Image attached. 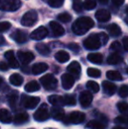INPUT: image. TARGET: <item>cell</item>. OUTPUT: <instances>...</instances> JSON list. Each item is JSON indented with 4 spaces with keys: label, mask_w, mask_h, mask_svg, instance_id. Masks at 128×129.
Here are the masks:
<instances>
[{
    "label": "cell",
    "mask_w": 128,
    "mask_h": 129,
    "mask_svg": "<svg viewBox=\"0 0 128 129\" xmlns=\"http://www.w3.org/2000/svg\"><path fill=\"white\" fill-rule=\"evenodd\" d=\"M95 23L90 17L78 18L72 26V31L76 35H83L94 26Z\"/></svg>",
    "instance_id": "cell-1"
},
{
    "label": "cell",
    "mask_w": 128,
    "mask_h": 129,
    "mask_svg": "<svg viewBox=\"0 0 128 129\" xmlns=\"http://www.w3.org/2000/svg\"><path fill=\"white\" fill-rule=\"evenodd\" d=\"M100 40L98 38L97 34H93L88 36L83 41V46L88 50H97L101 47Z\"/></svg>",
    "instance_id": "cell-2"
},
{
    "label": "cell",
    "mask_w": 128,
    "mask_h": 129,
    "mask_svg": "<svg viewBox=\"0 0 128 129\" xmlns=\"http://www.w3.org/2000/svg\"><path fill=\"white\" fill-rule=\"evenodd\" d=\"M39 81L44 89H46L47 90H54L57 88V84H58L57 79L51 74H47L43 76L39 79Z\"/></svg>",
    "instance_id": "cell-3"
},
{
    "label": "cell",
    "mask_w": 128,
    "mask_h": 129,
    "mask_svg": "<svg viewBox=\"0 0 128 129\" xmlns=\"http://www.w3.org/2000/svg\"><path fill=\"white\" fill-rule=\"evenodd\" d=\"M21 6L20 0H0V10L5 12H14Z\"/></svg>",
    "instance_id": "cell-4"
},
{
    "label": "cell",
    "mask_w": 128,
    "mask_h": 129,
    "mask_svg": "<svg viewBox=\"0 0 128 129\" xmlns=\"http://www.w3.org/2000/svg\"><path fill=\"white\" fill-rule=\"evenodd\" d=\"M38 21V13L34 10H31L26 12L21 19V25L24 26H32Z\"/></svg>",
    "instance_id": "cell-5"
},
{
    "label": "cell",
    "mask_w": 128,
    "mask_h": 129,
    "mask_svg": "<svg viewBox=\"0 0 128 129\" xmlns=\"http://www.w3.org/2000/svg\"><path fill=\"white\" fill-rule=\"evenodd\" d=\"M49 117L50 113L49 111H48V105L46 104H42L33 114V119L36 121H39V122H42V121L47 120V119H48Z\"/></svg>",
    "instance_id": "cell-6"
},
{
    "label": "cell",
    "mask_w": 128,
    "mask_h": 129,
    "mask_svg": "<svg viewBox=\"0 0 128 129\" xmlns=\"http://www.w3.org/2000/svg\"><path fill=\"white\" fill-rule=\"evenodd\" d=\"M39 98L38 97H31L26 94L21 96V105L26 109H34L39 103Z\"/></svg>",
    "instance_id": "cell-7"
},
{
    "label": "cell",
    "mask_w": 128,
    "mask_h": 129,
    "mask_svg": "<svg viewBox=\"0 0 128 129\" xmlns=\"http://www.w3.org/2000/svg\"><path fill=\"white\" fill-rule=\"evenodd\" d=\"M10 37L12 38V40H14L17 43H19V44L26 43L28 39L27 34H26L25 31L20 30V29H17V30L14 31L10 35Z\"/></svg>",
    "instance_id": "cell-8"
},
{
    "label": "cell",
    "mask_w": 128,
    "mask_h": 129,
    "mask_svg": "<svg viewBox=\"0 0 128 129\" xmlns=\"http://www.w3.org/2000/svg\"><path fill=\"white\" fill-rule=\"evenodd\" d=\"M48 29L45 26H41L39 27H38L37 29L32 32V34H30V38L34 41H40V40H43L48 36Z\"/></svg>",
    "instance_id": "cell-9"
},
{
    "label": "cell",
    "mask_w": 128,
    "mask_h": 129,
    "mask_svg": "<svg viewBox=\"0 0 128 129\" xmlns=\"http://www.w3.org/2000/svg\"><path fill=\"white\" fill-rule=\"evenodd\" d=\"M84 120H85V114L82 112L75 111V112H71L68 116V121L72 124L78 125L82 123Z\"/></svg>",
    "instance_id": "cell-10"
},
{
    "label": "cell",
    "mask_w": 128,
    "mask_h": 129,
    "mask_svg": "<svg viewBox=\"0 0 128 129\" xmlns=\"http://www.w3.org/2000/svg\"><path fill=\"white\" fill-rule=\"evenodd\" d=\"M92 94L88 90H85V91H82V93L80 94V97H79V101H80V105H82L83 108H86V107H89L91 105V104L92 103Z\"/></svg>",
    "instance_id": "cell-11"
},
{
    "label": "cell",
    "mask_w": 128,
    "mask_h": 129,
    "mask_svg": "<svg viewBox=\"0 0 128 129\" xmlns=\"http://www.w3.org/2000/svg\"><path fill=\"white\" fill-rule=\"evenodd\" d=\"M67 70H68V71L69 72L68 74H70V75L75 78V79L80 77V75H81V65L78 61H72V62L68 66Z\"/></svg>",
    "instance_id": "cell-12"
},
{
    "label": "cell",
    "mask_w": 128,
    "mask_h": 129,
    "mask_svg": "<svg viewBox=\"0 0 128 129\" xmlns=\"http://www.w3.org/2000/svg\"><path fill=\"white\" fill-rule=\"evenodd\" d=\"M18 58L22 64L26 65L34 59V54L29 51H19L18 52Z\"/></svg>",
    "instance_id": "cell-13"
},
{
    "label": "cell",
    "mask_w": 128,
    "mask_h": 129,
    "mask_svg": "<svg viewBox=\"0 0 128 129\" xmlns=\"http://www.w3.org/2000/svg\"><path fill=\"white\" fill-rule=\"evenodd\" d=\"M49 26L52 30V34H53L54 37H60V36H62L65 34L64 28L56 21H51L49 23Z\"/></svg>",
    "instance_id": "cell-14"
},
{
    "label": "cell",
    "mask_w": 128,
    "mask_h": 129,
    "mask_svg": "<svg viewBox=\"0 0 128 129\" xmlns=\"http://www.w3.org/2000/svg\"><path fill=\"white\" fill-rule=\"evenodd\" d=\"M61 79H62V85L65 90H70L75 83V78L68 73L63 74Z\"/></svg>",
    "instance_id": "cell-15"
},
{
    "label": "cell",
    "mask_w": 128,
    "mask_h": 129,
    "mask_svg": "<svg viewBox=\"0 0 128 129\" xmlns=\"http://www.w3.org/2000/svg\"><path fill=\"white\" fill-rule=\"evenodd\" d=\"M5 57L8 61L9 67H11L12 69H18L19 67V63L18 61V60L16 59L15 54H14V52L12 50H9V51L5 52Z\"/></svg>",
    "instance_id": "cell-16"
},
{
    "label": "cell",
    "mask_w": 128,
    "mask_h": 129,
    "mask_svg": "<svg viewBox=\"0 0 128 129\" xmlns=\"http://www.w3.org/2000/svg\"><path fill=\"white\" fill-rule=\"evenodd\" d=\"M102 88L104 92L108 96H112L115 94L117 90V86L114 83H111L109 81H104L102 83Z\"/></svg>",
    "instance_id": "cell-17"
},
{
    "label": "cell",
    "mask_w": 128,
    "mask_h": 129,
    "mask_svg": "<svg viewBox=\"0 0 128 129\" xmlns=\"http://www.w3.org/2000/svg\"><path fill=\"white\" fill-rule=\"evenodd\" d=\"M95 17L99 22H108L111 19V13L107 10L101 9L96 12Z\"/></svg>",
    "instance_id": "cell-18"
},
{
    "label": "cell",
    "mask_w": 128,
    "mask_h": 129,
    "mask_svg": "<svg viewBox=\"0 0 128 129\" xmlns=\"http://www.w3.org/2000/svg\"><path fill=\"white\" fill-rule=\"evenodd\" d=\"M54 119L56 120H63L65 119V112L62 107H53L51 109V114Z\"/></svg>",
    "instance_id": "cell-19"
},
{
    "label": "cell",
    "mask_w": 128,
    "mask_h": 129,
    "mask_svg": "<svg viewBox=\"0 0 128 129\" xmlns=\"http://www.w3.org/2000/svg\"><path fill=\"white\" fill-rule=\"evenodd\" d=\"M48 65L45 62H39L35 63L33 66L32 67V72L33 75H39V74L43 73L46 70H48Z\"/></svg>",
    "instance_id": "cell-20"
},
{
    "label": "cell",
    "mask_w": 128,
    "mask_h": 129,
    "mask_svg": "<svg viewBox=\"0 0 128 129\" xmlns=\"http://www.w3.org/2000/svg\"><path fill=\"white\" fill-rule=\"evenodd\" d=\"M28 119H29V116L26 112H19L14 116L13 122L16 125H22L27 122Z\"/></svg>",
    "instance_id": "cell-21"
},
{
    "label": "cell",
    "mask_w": 128,
    "mask_h": 129,
    "mask_svg": "<svg viewBox=\"0 0 128 129\" xmlns=\"http://www.w3.org/2000/svg\"><path fill=\"white\" fill-rule=\"evenodd\" d=\"M48 102L51 104L54 107H62L64 105L63 97L58 95H52L48 97Z\"/></svg>",
    "instance_id": "cell-22"
},
{
    "label": "cell",
    "mask_w": 128,
    "mask_h": 129,
    "mask_svg": "<svg viewBox=\"0 0 128 129\" xmlns=\"http://www.w3.org/2000/svg\"><path fill=\"white\" fill-rule=\"evenodd\" d=\"M0 121L5 124H10L12 121V117L11 112L6 109H1L0 110Z\"/></svg>",
    "instance_id": "cell-23"
},
{
    "label": "cell",
    "mask_w": 128,
    "mask_h": 129,
    "mask_svg": "<svg viewBox=\"0 0 128 129\" xmlns=\"http://www.w3.org/2000/svg\"><path fill=\"white\" fill-rule=\"evenodd\" d=\"M105 126L106 125L104 123L97 120V119L91 120L86 125V128L87 129H105Z\"/></svg>",
    "instance_id": "cell-24"
},
{
    "label": "cell",
    "mask_w": 128,
    "mask_h": 129,
    "mask_svg": "<svg viewBox=\"0 0 128 129\" xmlns=\"http://www.w3.org/2000/svg\"><path fill=\"white\" fill-rule=\"evenodd\" d=\"M36 50L38 51L39 54H40L41 55H48L50 54V48L45 43H38L35 46Z\"/></svg>",
    "instance_id": "cell-25"
},
{
    "label": "cell",
    "mask_w": 128,
    "mask_h": 129,
    "mask_svg": "<svg viewBox=\"0 0 128 129\" xmlns=\"http://www.w3.org/2000/svg\"><path fill=\"white\" fill-rule=\"evenodd\" d=\"M88 60L95 64H101L103 61V55L99 53H91L88 55Z\"/></svg>",
    "instance_id": "cell-26"
},
{
    "label": "cell",
    "mask_w": 128,
    "mask_h": 129,
    "mask_svg": "<svg viewBox=\"0 0 128 129\" xmlns=\"http://www.w3.org/2000/svg\"><path fill=\"white\" fill-rule=\"evenodd\" d=\"M55 58L56 59V61H59V62L64 63L69 60V54H68L66 51L61 50V51L57 52L56 54H55Z\"/></svg>",
    "instance_id": "cell-27"
},
{
    "label": "cell",
    "mask_w": 128,
    "mask_h": 129,
    "mask_svg": "<svg viewBox=\"0 0 128 129\" xmlns=\"http://www.w3.org/2000/svg\"><path fill=\"white\" fill-rule=\"evenodd\" d=\"M9 81H10V83H12V85H15V86H20L21 84L23 83V81H24V79H23V77H21L19 74H12V76L10 77L9 78Z\"/></svg>",
    "instance_id": "cell-28"
},
{
    "label": "cell",
    "mask_w": 128,
    "mask_h": 129,
    "mask_svg": "<svg viewBox=\"0 0 128 129\" xmlns=\"http://www.w3.org/2000/svg\"><path fill=\"white\" fill-rule=\"evenodd\" d=\"M108 33L112 37H118L121 34V29L117 24H111L108 26Z\"/></svg>",
    "instance_id": "cell-29"
},
{
    "label": "cell",
    "mask_w": 128,
    "mask_h": 129,
    "mask_svg": "<svg viewBox=\"0 0 128 129\" xmlns=\"http://www.w3.org/2000/svg\"><path fill=\"white\" fill-rule=\"evenodd\" d=\"M123 61L122 57L118 54L117 53H114V54H111V55L108 56L107 58V62L111 65H116V64H118L120 63L121 61Z\"/></svg>",
    "instance_id": "cell-30"
},
{
    "label": "cell",
    "mask_w": 128,
    "mask_h": 129,
    "mask_svg": "<svg viewBox=\"0 0 128 129\" xmlns=\"http://www.w3.org/2000/svg\"><path fill=\"white\" fill-rule=\"evenodd\" d=\"M40 89V86L38 83V82L36 81H31L29 83H27L25 86V90L26 92H34L37 91Z\"/></svg>",
    "instance_id": "cell-31"
},
{
    "label": "cell",
    "mask_w": 128,
    "mask_h": 129,
    "mask_svg": "<svg viewBox=\"0 0 128 129\" xmlns=\"http://www.w3.org/2000/svg\"><path fill=\"white\" fill-rule=\"evenodd\" d=\"M106 77L108 79L112 80V81H121L123 80L122 75L119 72L116 71V70H110L106 73Z\"/></svg>",
    "instance_id": "cell-32"
},
{
    "label": "cell",
    "mask_w": 128,
    "mask_h": 129,
    "mask_svg": "<svg viewBox=\"0 0 128 129\" xmlns=\"http://www.w3.org/2000/svg\"><path fill=\"white\" fill-rule=\"evenodd\" d=\"M19 92L18 91H13L8 96V100H9V104L12 106V108H15L16 105H17L18 100H19Z\"/></svg>",
    "instance_id": "cell-33"
},
{
    "label": "cell",
    "mask_w": 128,
    "mask_h": 129,
    "mask_svg": "<svg viewBox=\"0 0 128 129\" xmlns=\"http://www.w3.org/2000/svg\"><path fill=\"white\" fill-rule=\"evenodd\" d=\"M86 86H87L88 90H91V91L93 92V93H97V92H98L99 90H100L99 84L97 83H96V82H94V81L87 82V84H86Z\"/></svg>",
    "instance_id": "cell-34"
},
{
    "label": "cell",
    "mask_w": 128,
    "mask_h": 129,
    "mask_svg": "<svg viewBox=\"0 0 128 129\" xmlns=\"http://www.w3.org/2000/svg\"><path fill=\"white\" fill-rule=\"evenodd\" d=\"M72 6L76 12H81L83 10V3L82 0H73Z\"/></svg>",
    "instance_id": "cell-35"
},
{
    "label": "cell",
    "mask_w": 128,
    "mask_h": 129,
    "mask_svg": "<svg viewBox=\"0 0 128 129\" xmlns=\"http://www.w3.org/2000/svg\"><path fill=\"white\" fill-rule=\"evenodd\" d=\"M87 74L90 77H93V78H97L101 76V71L97 69L94 68H90L87 70Z\"/></svg>",
    "instance_id": "cell-36"
},
{
    "label": "cell",
    "mask_w": 128,
    "mask_h": 129,
    "mask_svg": "<svg viewBox=\"0 0 128 129\" xmlns=\"http://www.w3.org/2000/svg\"><path fill=\"white\" fill-rule=\"evenodd\" d=\"M115 123L121 125H128V114H123L115 119Z\"/></svg>",
    "instance_id": "cell-37"
},
{
    "label": "cell",
    "mask_w": 128,
    "mask_h": 129,
    "mask_svg": "<svg viewBox=\"0 0 128 129\" xmlns=\"http://www.w3.org/2000/svg\"><path fill=\"white\" fill-rule=\"evenodd\" d=\"M64 105H75V99L72 95H65L63 97Z\"/></svg>",
    "instance_id": "cell-38"
},
{
    "label": "cell",
    "mask_w": 128,
    "mask_h": 129,
    "mask_svg": "<svg viewBox=\"0 0 128 129\" xmlns=\"http://www.w3.org/2000/svg\"><path fill=\"white\" fill-rule=\"evenodd\" d=\"M57 19H59L60 21H62V22L63 23H68L69 22L70 20H71V15L70 14H68V12H63V13H61L58 15V17H57Z\"/></svg>",
    "instance_id": "cell-39"
},
{
    "label": "cell",
    "mask_w": 128,
    "mask_h": 129,
    "mask_svg": "<svg viewBox=\"0 0 128 129\" xmlns=\"http://www.w3.org/2000/svg\"><path fill=\"white\" fill-rule=\"evenodd\" d=\"M97 3L96 0H85L83 3V8H85L86 10H93L96 7Z\"/></svg>",
    "instance_id": "cell-40"
},
{
    "label": "cell",
    "mask_w": 128,
    "mask_h": 129,
    "mask_svg": "<svg viewBox=\"0 0 128 129\" xmlns=\"http://www.w3.org/2000/svg\"><path fill=\"white\" fill-rule=\"evenodd\" d=\"M118 110L121 113H127L128 112V103L126 102H119L117 104Z\"/></svg>",
    "instance_id": "cell-41"
},
{
    "label": "cell",
    "mask_w": 128,
    "mask_h": 129,
    "mask_svg": "<svg viewBox=\"0 0 128 129\" xmlns=\"http://www.w3.org/2000/svg\"><path fill=\"white\" fill-rule=\"evenodd\" d=\"M48 5L53 8H59L64 3V0H48Z\"/></svg>",
    "instance_id": "cell-42"
},
{
    "label": "cell",
    "mask_w": 128,
    "mask_h": 129,
    "mask_svg": "<svg viewBox=\"0 0 128 129\" xmlns=\"http://www.w3.org/2000/svg\"><path fill=\"white\" fill-rule=\"evenodd\" d=\"M118 95L121 98H127L128 97V86L127 85H123L120 87L118 90Z\"/></svg>",
    "instance_id": "cell-43"
},
{
    "label": "cell",
    "mask_w": 128,
    "mask_h": 129,
    "mask_svg": "<svg viewBox=\"0 0 128 129\" xmlns=\"http://www.w3.org/2000/svg\"><path fill=\"white\" fill-rule=\"evenodd\" d=\"M11 26H12V25H11L10 22H7V21L0 22V33L6 32L11 28Z\"/></svg>",
    "instance_id": "cell-44"
},
{
    "label": "cell",
    "mask_w": 128,
    "mask_h": 129,
    "mask_svg": "<svg viewBox=\"0 0 128 129\" xmlns=\"http://www.w3.org/2000/svg\"><path fill=\"white\" fill-rule=\"evenodd\" d=\"M110 48H111V50H112V51H114L115 53H116V52L121 51L122 47H121V44H120L118 41H114V42L111 43Z\"/></svg>",
    "instance_id": "cell-45"
},
{
    "label": "cell",
    "mask_w": 128,
    "mask_h": 129,
    "mask_svg": "<svg viewBox=\"0 0 128 129\" xmlns=\"http://www.w3.org/2000/svg\"><path fill=\"white\" fill-rule=\"evenodd\" d=\"M97 35H98V38L99 40H100V42L102 45H105L106 43H107L108 41V35L105 34V33L102 32V33H99V34H97Z\"/></svg>",
    "instance_id": "cell-46"
},
{
    "label": "cell",
    "mask_w": 128,
    "mask_h": 129,
    "mask_svg": "<svg viewBox=\"0 0 128 129\" xmlns=\"http://www.w3.org/2000/svg\"><path fill=\"white\" fill-rule=\"evenodd\" d=\"M68 48H69L70 50H72L73 52H79V50H80V48H79V46L76 44V43H69V44L68 45Z\"/></svg>",
    "instance_id": "cell-47"
},
{
    "label": "cell",
    "mask_w": 128,
    "mask_h": 129,
    "mask_svg": "<svg viewBox=\"0 0 128 129\" xmlns=\"http://www.w3.org/2000/svg\"><path fill=\"white\" fill-rule=\"evenodd\" d=\"M9 69V65L5 61H0V70L1 71H6Z\"/></svg>",
    "instance_id": "cell-48"
},
{
    "label": "cell",
    "mask_w": 128,
    "mask_h": 129,
    "mask_svg": "<svg viewBox=\"0 0 128 129\" xmlns=\"http://www.w3.org/2000/svg\"><path fill=\"white\" fill-rule=\"evenodd\" d=\"M123 46L124 48H125V51H128V36H125V37L123 38Z\"/></svg>",
    "instance_id": "cell-49"
},
{
    "label": "cell",
    "mask_w": 128,
    "mask_h": 129,
    "mask_svg": "<svg viewBox=\"0 0 128 129\" xmlns=\"http://www.w3.org/2000/svg\"><path fill=\"white\" fill-rule=\"evenodd\" d=\"M113 3V5H115L116 6H120L124 4L125 0H111Z\"/></svg>",
    "instance_id": "cell-50"
},
{
    "label": "cell",
    "mask_w": 128,
    "mask_h": 129,
    "mask_svg": "<svg viewBox=\"0 0 128 129\" xmlns=\"http://www.w3.org/2000/svg\"><path fill=\"white\" fill-rule=\"evenodd\" d=\"M5 44V40L3 36L0 35V46H3V45Z\"/></svg>",
    "instance_id": "cell-51"
},
{
    "label": "cell",
    "mask_w": 128,
    "mask_h": 129,
    "mask_svg": "<svg viewBox=\"0 0 128 129\" xmlns=\"http://www.w3.org/2000/svg\"><path fill=\"white\" fill-rule=\"evenodd\" d=\"M98 2L103 4V5H105V4H107L108 2H109V0H98Z\"/></svg>",
    "instance_id": "cell-52"
},
{
    "label": "cell",
    "mask_w": 128,
    "mask_h": 129,
    "mask_svg": "<svg viewBox=\"0 0 128 129\" xmlns=\"http://www.w3.org/2000/svg\"><path fill=\"white\" fill-rule=\"evenodd\" d=\"M3 84H4V80H3V77H0V89L3 87Z\"/></svg>",
    "instance_id": "cell-53"
},
{
    "label": "cell",
    "mask_w": 128,
    "mask_h": 129,
    "mask_svg": "<svg viewBox=\"0 0 128 129\" xmlns=\"http://www.w3.org/2000/svg\"><path fill=\"white\" fill-rule=\"evenodd\" d=\"M112 129H124V128L122 126H114Z\"/></svg>",
    "instance_id": "cell-54"
},
{
    "label": "cell",
    "mask_w": 128,
    "mask_h": 129,
    "mask_svg": "<svg viewBox=\"0 0 128 129\" xmlns=\"http://www.w3.org/2000/svg\"><path fill=\"white\" fill-rule=\"evenodd\" d=\"M125 22L128 25V18H125Z\"/></svg>",
    "instance_id": "cell-55"
},
{
    "label": "cell",
    "mask_w": 128,
    "mask_h": 129,
    "mask_svg": "<svg viewBox=\"0 0 128 129\" xmlns=\"http://www.w3.org/2000/svg\"><path fill=\"white\" fill-rule=\"evenodd\" d=\"M125 12H126V13L128 14V7H126V8H125Z\"/></svg>",
    "instance_id": "cell-56"
},
{
    "label": "cell",
    "mask_w": 128,
    "mask_h": 129,
    "mask_svg": "<svg viewBox=\"0 0 128 129\" xmlns=\"http://www.w3.org/2000/svg\"><path fill=\"white\" fill-rule=\"evenodd\" d=\"M46 129H56V128H51V127H49V128H46Z\"/></svg>",
    "instance_id": "cell-57"
},
{
    "label": "cell",
    "mask_w": 128,
    "mask_h": 129,
    "mask_svg": "<svg viewBox=\"0 0 128 129\" xmlns=\"http://www.w3.org/2000/svg\"><path fill=\"white\" fill-rule=\"evenodd\" d=\"M30 129H33V128H30Z\"/></svg>",
    "instance_id": "cell-58"
}]
</instances>
